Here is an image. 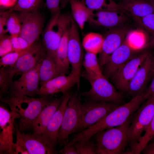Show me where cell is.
<instances>
[{"mask_svg":"<svg viewBox=\"0 0 154 154\" xmlns=\"http://www.w3.org/2000/svg\"><path fill=\"white\" fill-rule=\"evenodd\" d=\"M52 95L38 98L26 96H14L9 94L0 98V101L8 104L11 110L19 116L18 126L22 132L32 129L33 124L40 113L53 98Z\"/></svg>","mask_w":154,"mask_h":154,"instance_id":"6da1fadb","label":"cell"},{"mask_svg":"<svg viewBox=\"0 0 154 154\" xmlns=\"http://www.w3.org/2000/svg\"><path fill=\"white\" fill-rule=\"evenodd\" d=\"M144 92L140 93L126 103L119 105L104 118L95 124L78 133L73 138L74 142L90 139L98 132L119 125L139 108L145 100Z\"/></svg>","mask_w":154,"mask_h":154,"instance_id":"7a4b0ae2","label":"cell"},{"mask_svg":"<svg viewBox=\"0 0 154 154\" xmlns=\"http://www.w3.org/2000/svg\"><path fill=\"white\" fill-rule=\"evenodd\" d=\"M133 114L122 124L100 131L93 136L98 154H125L128 144V130Z\"/></svg>","mask_w":154,"mask_h":154,"instance_id":"3957f363","label":"cell"},{"mask_svg":"<svg viewBox=\"0 0 154 154\" xmlns=\"http://www.w3.org/2000/svg\"><path fill=\"white\" fill-rule=\"evenodd\" d=\"M79 90L70 95L58 136L57 143L61 147L68 143L69 135L76 133L81 121L82 103Z\"/></svg>","mask_w":154,"mask_h":154,"instance_id":"277c9868","label":"cell"},{"mask_svg":"<svg viewBox=\"0 0 154 154\" xmlns=\"http://www.w3.org/2000/svg\"><path fill=\"white\" fill-rule=\"evenodd\" d=\"M146 100L133 114L127 132L130 150L127 151L126 154H131L154 115V94Z\"/></svg>","mask_w":154,"mask_h":154,"instance_id":"5b68a950","label":"cell"},{"mask_svg":"<svg viewBox=\"0 0 154 154\" xmlns=\"http://www.w3.org/2000/svg\"><path fill=\"white\" fill-rule=\"evenodd\" d=\"M80 76L87 80L91 86L89 90L81 93L85 98L120 104L122 103L123 98V94L118 91L104 75L97 77H93L85 71L81 73Z\"/></svg>","mask_w":154,"mask_h":154,"instance_id":"8992f818","label":"cell"},{"mask_svg":"<svg viewBox=\"0 0 154 154\" xmlns=\"http://www.w3.org/2000/svg\"><path fill=\"white\" fill-rule=\"evenodd\" d=\"M87 99L82 103V117L76 133L80 132L95 124L120 104Z\"/></svg>","mask_w":154,"mask_h":154,"instance_id":"52a82bcc","label":"cell"},{"mask_svg":"<svg viewBox=\"0 0 154 154\" xmlns=\"http://www.w3.org/2000/svg\"><path fill=\"white\" fill-rule=\"evenodd\" d=\"M46 52L42 43L38 42L33 44L28 51L21 55L13 64L5 67L9 86L16 75L34 68L41 62Z\"/></svg>","mask_w":154,"mask_h":154,"instance_id":"ba28073f","label":"cell"},{"mask_svg":"<svg viewBox=\"0 0 154 154\" xmlns=\"http://www.w3.org/2000/svg\"><path fill=\"white\" fill-rule=\"evenodd\" d=\"M150 50L145 48L121 66L110 79L119 92L126 93L129 83Z\"/></svg>","mask_w":154,"mask_h":154,"instance_id":"9c48e42d","label":"cell"},{"mask_svg":"<svg viewBox=\"0 0 154 154\" xmlns=\"http://www.w3.org/2000/svg\"><path fill=\"white\" fill-rule=\"evenodd\" d=\"M66 14L60 13L52 15L42 33V43L46 52L51 54L63 68L58 58L57 52Z\"/></svg>","mask_w":154,"mask_h":154,"instance_id":"30bf717a","label":"cell"},{"mask_svg":"<svg viewBox=\"0 0 154 154\" xmlns=\"http://www.w3.org/2000/svg\"><path fill=\"white\" fill-rule=\"evenodd\" d=\"M19 12L21 27L19 35L32 45L38 42L42 33L45 21L44 15L39 10Z\"/></svg>","mask_w":154,"mask_h":154,"instance_id":"8fae6325","label":"cell"},{"mask_svg":"<svg viewBox=\"0 0 154 154\" xmlns=\"http://www.w3.org/2000/svg\"><path fill=\"white\" fill-rule=\"evenodd\" d=\"M40 63L33 68L21 74L19 78L13 81L9 86L8 94L32 97L38 95L40 86L39 74Z\"/></svg>","mask_w":154,"mask_h":154,"instance_id":"7c38bea8","label":"cell"},{"mask_svg":"<svg viewBox=\"0 0 154 154\" xmlns=\"http://www.w3.org/2000/svg\"><path fill=\"white\" fill-rule=\"evenodd\" d=\"M14 126L16 135L15 145L27 151L29 154H57L58 152L51 147L46 142L41 134L33 132L25 133L21 131L17 123L15 121Z\"/></svg>","mask_w":154,"mask_h":154,"instance_id":"4fadbf2b","label":"cell"},{"mask_svg":"<svg viewBox=\"0 0 154 154\" xmlns=\"http://www.w3.org/2000/svg\"><path fill=\"white\" fill-rule=\"evenodd\" d=\"M18 114L8 110L3 105L0 106V154H13V131Z\"/></svg>","mask_w":154,"mask_h":154,"instance_id":"5bb4252c","label":"cell"},{"mask_svg":"<svg viewBox=\"0 0 154 154\" xmlns=\"http://www.w3.org/2000/svg\"><path fill=\"white\" fill-rule=\"evenodd\" d=\"M154 75V53L150 51L131 80L126 93L132 97L143 92Z\"/></svg>","mask_w":154,"mask_h":154,"instance_id":"9a60e30c","label":"cell"},{"mask_svg":"<svg viewBox=\"0 0 154 154\" xmlns=\"http://www.w3.org/2000/svg\"><path fill=\"white\" fill-rule=\"evenodd\" d=\"M143 49L133 48L125 38L106 60L102 70L103 74L108 79H110L121 66Z\"/></svg>","mask_w":154,"mask_h":154,"instance_id":"2e32d148","label":"cell"},{"mask_svg":"<svg viewBox=\"0 0 154 154\" xmlns=\"http://www.w3.org/2000/svg\"><path fill=\"white\" fill-rule=\"evenodd\" d=\"M130 30L126 25L109 29L103 36L102 47L98 58L102 71L108 58L122 44Z\"/></svg>","mask_w":154,"mask_h":154,"instance_id":"e0dca14e","label":"cell"},{"mask_svg":"<svg viewBox=\"0 0 154 154\" xmlns=\"http://www.w3.org/2000/svg\"><path fill=\"white\" fill-rule=\"evenodd\" d=\"M128 17L121 11H94L88 22L95 28L108 29L127 25Z\"/></svg>","mask_w":154,"mask_h":154,"instance_id":"ac0fdd59","label":"cell"},{"mask_svg":"<svg viewBox=\"0 0 154 154\" xmlns=\"http://www.w3.org/2000/svg\"><path fill=\"white\" fill-rule=\"evenodd\" d=\"M77 24L73 18L69 37L67 56L71 66V71L75 72L80 78L81 70L83 62V51Z\"/></svg>","mask_w":154,"mask_h":154,"instance_id":"d6986e66","label":"cell"},{"mask_svg":"<svg viewBox=\"0 0 154 154\" xmlns=\"http://www.w3.org/2000/svg\"><path fill=\"white\" fill-rule=\"evenodd\" d=\"M62 93L63 98L61 102L41 134L46 142L55 149L58 144V135L70 94L68 91Z\"/></svg>","mask_w":154,"mask_h":154,"instance_id":"ffe728a7","label":"cell"},{"mask_svg":"<svg viewBox=\"0 0 154 154\" xmlns=\"http://www.w3.org/2000/svg\"><path fill=\"white\" fill-rule=\"evenodd\" d=\"M65 74L60 75L40 86L38 95H51L59 92L63 93L68 91L76 84L79 90L80 78L77 74L72 71L68 75Z\"/></svg>","mask_w":154,"mask_h":154,"instance_id":"44dd1931","label":"cell"},{"mask_svg":"<svg viewBox=\"0 0 154 154\" xmlns=\"http://www.w3.org/2000/svg\"><path fill=\"white\" fill-rule=\"evenodd\" d=\"M67 71L58 64L51 54L46 52L39 65L40 86L56 77L66 74Z\"/></svg>","mask_w":154,"mask_h":154,"instance_id":"7402d4cb","label":"cell"},{"mask_svg":"<svg viewBox=\"0 0 154 154\" xmlns=\"http://www.w3.org/2000/svg\"><path fill=\"white\" fill-rule=\"evenodd\" d=\"M62 98V95L59 98H53L48 102L34 122L32 127L33 132L38 135L43 133L61 102Z\"/></svg>","mask_w":154,"mask_h":154,"instance_id":"603a6c76","label":"cell"},{"mask_svg":"<svg viewBox=\"0 0 154 154\" xmlns=\"http://www.w3.org/2000/svg\"><path fill=\"white\" fill-rule=\"evenodd\" d=\"M116 9L129 13L135 20L154 13V6L149 0H129L117 3Z\"/></svg>","mask_w":154,"mask_h":154,"instance_id":"cb8c5ba5","label":"cell"},{"mask_svg":"<svg viewBox=\"0 0 154 154\" xmlns=\"http://www.w3.org/2000/svg\"><path fill=\"white\" fill-rule=\"evenodd\" d=\"M72 17L67 14L63 27L62 33L57 50L58 58L62 66L68 71L69 63L67 56L68 44Z\"/></svg>","mask_w":154,"mask_h":154,"instance_id":"d4e9b609","label":"cell"},{"mask_svg":"<svg viewBox=\"0 0 154 154\" xmlns=\"http://www.w3.org/2000/svg\"><path fill=\"white\" fill-rule=\"evenodd\" d=\"M69 3L74 19L80 29L83 30L85 22H88L94 11L79 0H70Z\"/></svg>","mask_w":154,"mask_h":154,"instance_id":"484cf974","label":"cell"},{"mask_svg":"<svg viewBox=\"0 0 154 154\" xmlns=\"http://www.w3.org/2000/svg\"><path fill=\"white\" fill-rule=\"evenodd\" d=\"M104 40V37L102 35L91 32L84 37L82 44L86 52L97 54L102 50Z\"/></svg>","mask_w":154,"mask_h":154,"instance_id":"4316f807","label":"cell"},{"mask_svg":"<svg viewBox=\"0 0 154 154\" xmlns=\"http://www.w3.org/2000/svg\"><path fill=\"white\" fill-rule=\"evenodd\" d=\"M96 54L86 52L82 62L86 72L91 76L97 77L102 76Z\"/></svg>","mask_w":154,"mask_h":154,"instance_id":"83f0119b","label":"cell"},{"mask_svg":"<svg viewBox=\"0 0 154 154\" xmlns=\"http://www.w3.org/2000/svg\"><path fill=\"white\" fill-rule=\"evenodd\" d=\"M125 38L130 45L135 49L141 50L147 48L146 36L141 30H130Z\"/></svg>","mask_w":154,"mask_h":154,"instance_id":"f1b7e54d","label":"cell"},{"mask_svg":"<svg viewBox=\"0 0 154 154\" xmlns=\"http://www.w3.org/2000/svg\"><path fill=\"white\" fill-rule=\"evenodd\" d=\"M43 0H18L10 8L12 11L30 12L39 10L42 6Z\"/></svg>","mask_w":154,"mask_h":154,"instance_id":"f546056e","label":"cell"},{"mask_svg":"<svg viewBox=\"0 0 154 154\" xmlns=\"http://www.w3.org/2000/svg\"><path fill=\"white\" fill-rule=\"evenodd\" d=\"M94 11H117L116 3L113 0H79Z\"/></svg>","mask_w":154,"mask_h":154,"instance_id":"4dcf8cb0","label":"cell"},{"mask_svg":"<svg viewBox=\"0 0 154 154\" xmlns=\"http://www.w3.org/2000/svg\"><path fill=\"white\" fill-rule=\"evenodd\" d=\"M145 132L131 154H140L145 146L154 137V115Z\"/></svg>","mask_w":154,"mask_h":154,"instance_id":"1f68e13d","label":"cell"},{"mask_svg":"<svg viewBox=\"0 0 154 154\" xmlns=\"http://www.w3.org/2000/svg\"><path fill=\"white\" fill-rule=\"evenodd\" d=\"M72 145L79 154H98L96 144L90 139L78 140Z\"/></svg>","mask_w":154,"mask_h":154,"instance_id":"d6a6232c","label":"cell"},{"mask_svg":"<svg viewBox=\"0 0 154 154\" xmlns=\"http://www.w3.org/2000/svg\"><path fill=\"white\" fill-rule=\"evenodd\" d=\"M7 21L8 32L11 36L19 35L21 32V24L19 14L11 9Z\"/></svg>","mask_w":154,"mask_h":154,"instance_id":"836d02e7","label":"cell"},{"mask_svg":"<svg viewBox=\"0 0 154 154\" xmlns=\"http://www.w3.org/2000/svg\"><path fill=\"white\" fill-rule=\"evenodd\" d=\"M32 46L26 50L21 51H14L1 57L0 59V67H6L13 64L21 55L30 49Z\"/></svg>","mask_w":154,"mask_h":154,"instance_id":"e575fe53","label":"cell"},{"mask_svg":"<svg viewBox=\"0 0 154 154\" xmlns=\"http://www.w3.org/2000/svg\"><path fill=\"white\" fill-rule=\"evenodd\" d=\"M14 51L11 36L6 34L0 37V56L4 55Z\"/></svg>","mask_w":154,"mask_h":154,"instance_id":"d590c367","label":"cell"},{"mask_svg":"<svg viewBox=\"0 0 154 154\" xmlns=\"http://www.w3.org/2000/svg\"><path fill=\"white\" fill-rule=\"evenodd\" d=\"M11 38L14 51H21L26 50L32 45H30L19 35L11 36Z\"/></svg>","mask_w":154,"mask_h":154,"instance_id":"8d00e7d4","label":"cell"},{"mask_svg":"<svg viewBox=\"0 0 154 154\" xmlns=\"http://www.w3.org/2000/svg\"><path fill=\"white\" fill-rule=\"evenodd\" d=\"M9 84L5 71V67H1L0 69V97L9 94Z\"/></svg>","mask_w":154,"mask_h":154,"instance_id":"74e56055","label":"cell"},{"mask_svg":"<svg viewBox=\"0 0 154 154\" xmlns=\"http://www.w3.org/2000/svg\"><path fill=\"white\" fill-rule=\"evenodd\" d=\"M136 21L154 36V13Z\"/></svg>","mask_w":154,"mask_h":154,"instance_id":"f35d334b","label":"cell"},{"mask_svg":"<svg viewBox=\"0 0 154 154\" xmlns=\"http://www.w3.org/2000/svg\"><path fill=\"white\" fill-rule=\"evenodd\" d=\"M11 10L9 9L6 11H2L0 15V37L8 32L7 21L8 17Z\"/></svg>","mask_w":154,"mask_h":154,"instance_id":"ab89813d","label":"cell"},{"mask_svg":"<svg viewBox=\"0 0 154 154\" xmlns=\"http://www.w3.org/2000/svg\"><path fill=\"white\" fill-rule=\"evenodd\" d=\"M61 0H46V4L52 15L60 13Z\"/></svg>","mask_w":154,"mask_h":154,"instance_id":"60d3db41","label":"cell"},{"mask_svg":"<svg viewBox=\"0 0 154 154\" xmlns=\"http://www.w3.org/2000/svg\"><path fill=\"white\" fill-rule=\"evenodd\" d=\"M58 153L62 154H79L78 151L72 145L70 146L65 145Z\"/></svg>","mask_w":154,"mask_h":154,"instance_id":"b9f144b4","label":"cell"},{"mask_svg":"<svg viewBox=\"0 0 154 154\" xmlns=\"http://www.w3.org/2000/svg\"><path fill=\"white\" fill-rule=\"evenodd\" d=\"M154 94V75L148 88L144 92V98L146 100L151 96Z\"/></svg>","mask_w":154,"mask_h":154,"instance_id":"7bdbcfd3","label":"cell"},{"mask_svg":"<svg viewBox=\"0 0 154 154\" xmlns=\"http://www.w3.org/2000/svg\"><path fill=\"white\" fill-rule=\"evenodd\" d=\"M18 0H0L1 8L6 9L11 8Z\"/></svg>","mask_w":154,"mask_h":154,"instance_id":"ee69618b","label":"cell"},{"mask_svg":"<svg viewBox=\"0 0 154 154\" xmlns=\"http://www.w3.org/2000/svg\"><path fill=\"white\" fill-rule=\"evenodd\" d=\"M144 154H154V141L148 143L142 151Z\"/></svg>","mask_w":154,"mask_h":154,"instance_id":"f6af8a7d","label":"cell"},{"mask_svg":"<svg viewBox=\"0 0 154 154\" xmlns=\"http://www.w3.org/2000/svg\"><path fill=\"white\" fill-rule=\"evenodd\" d=\"M70 0H61L60 6L61 8H64L69 3Z\"/></svg>","mask_w":154,"mask_h":154,"instance_id":"bcb514c9","label":"cell"},{"mask_svg":"<svg viewBox=\"0 0 154 154\" xmlns=\"http://www.w3.org/2000/svg\"><path fill=\"white\" fill-rule=\"evenodd\" d=\"M147 46L148 47L151 46H154V36H153V37L151 40L148 42Z\"/></svg>","mask_w":154,"mask_h":154,"instance_id":"7dc6e473","label":"cell"},{"mask_svg":"<svg viewBox=\"0 0 154 154\" xmlns=\"http://www.w3.org/2000/svg\"><path fill=\"white\" fill-rule=\"evenodd\" d=\"M152 5L154 6V0H149Z\"/></svg>","mask_w":154,"mask_h":154,"instance_id":"c3c4849f","label":"cell"},{"mask_svg":"<svg viewBox=\"0 0 154 154\" xmlns=\"http://www.w3.org/2000/svg\"><path fill=\"white\" fill-rule=\"evenodd\" d=\"M121 0V3H123L124 2H126L127 1H128L129 0Z\"/></svg>","mask_w":154,"mask_h":154,"instance_id":"681fc988","label":"cell"}]
</instances>
